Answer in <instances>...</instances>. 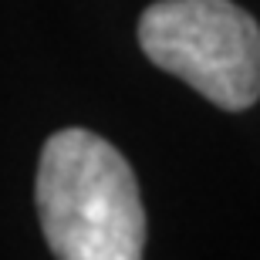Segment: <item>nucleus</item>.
<instances>
[{"label":"nucleus","mask_w":260,"mask_h":260,"mask_svg":"<svg viewBox=\"0 0 260 260\" xmlns=\"http://www.w3.org/2000/svg\"><path fill=\"white\" fill-rule=\"evenodd\" d=\"M38 216L61 260H139L145 210L132 166L88 128H61L44 142L38 166Z\"/></svg>","instance_id":"f257e3e1"},{"label":"nucleus","mask_w":260,"mask_h":260,"mask_svg":"<svg viewBox=\"0 0 260 260\" xmlns=\"http://www.w3.org/2000/svg\"><path fill=\"white\" fill-rule=\"evenodd\" d=\"M139 44L223 112L260 98V27L230 0H159L139 17Z\"/></svg>","instance_id":"f03ea898"}]
</instances>
